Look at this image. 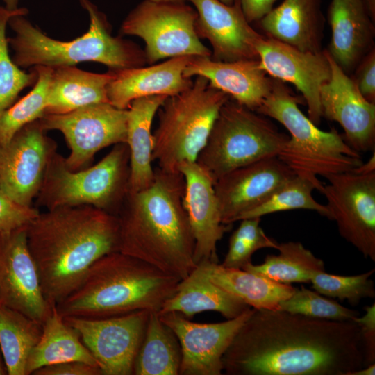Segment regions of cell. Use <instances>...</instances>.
<instances>
[{"label":"cell","mask_w":375,"mask_h":375,"mask_svg":"<svg viewBox=\"0 0 375 375\" xmlns=\"http://www.w3.org/2000/svg\"><path fill=\"white\" fill-rule=\"evenodd\" d=\"M222 363L227 375H349L366 366L356 322L254 308Z\"/></svg>","instance_id":"6da1fadb"},{"label":"cell","mask_w":375,"mask_h":375,"mask_svg":"<svg viewBox=\"0 0 375 375\" xmlns=\"http://www.w3.org/2000/svg\"><path fill=\"white\" fill-rule=\"evenodd\" d=\"M26 237L43 294L53 306L77 288L98 259L118 251L119 224L117 216L92 206H63L40 212Z\"/></svg>","instance_id":"7a4b0ae2"},{"label":"cell","mask_w":375,"mask_h":375,"mask_svg":"<svg viewBox=\"0 0 375 375\" xmlns=\"http://www.w3.org/2000/svg\"><path fill=\"white\" fill-rule=\"evenodd\" d=\"M148 188L128 192L117 217L118 251L182 280L197 267L194 239L183 203L181 172L154 169Z\"/></svg>","instance_id":"3957f363"},{"label":"cell","mask_w":375,"mask_h":375,"mask_svg":"<svg viewBox=\"0 0 375 375\" xmlns=\"http://www.w3.org/2000/svg\"><path fill=\"white\" fill-rule=\"evenodd\" d=\"M180 281L140 259L114 251L98 259L56 308L63 317L105 318L141 310L159 312Z\"/></svg>","instance_id":"277c9868"},{"label":"cell","mask_w":375,"mask_h":375,"mask_svg":"<svg viewBox=\"0 0 375 375\" xmlns=\"http://www.w3.org/2000/svg\"><path fill=\"white\" fill-rule=\"evenodd\" d=\"M80 3L90 16L87 33L70 41L57 40L44 34L25 15L11 17L8 25L14 31L8 38L14 62L22 68L38 65L56 67L75 66L83 61L97 62L109 69L144 67L146 55L137 44L111 35L106 15L89 0Z\"/></svg>","instance_id":"5b68a950"},{"label":"cell","mask_w":375,"mask_h":375,"mask_svg":"<svg viewBox=\"0 0 375 375\" xmlns=\"http://www.w3.org/2000/svg\"><path fill=\"white\" fill-rule=\"evenodd\" d=\"M301 98L285 82L272 79L269 93L256 112L281 123L290 133L278 157L297 176L320 182L318 176L351 171L362 164L338 131H324L299 109Z\"/></svg>","instance_id":"8992f818"},{"label":"cell","mask_w":375,"mask_h":375,"mask_svg":"<svg viewBox=\"0 0 375 375\" xmlns=\"http://www.w3.org/2000/svg\"><path fill=\"white\" fill-rule=\"evenodd\" d=\"M230 99L201 76L185 90L167 97L158 110L152 162L165 172H180L182 162L196 161L221 108Z\"/></svg>","instance_id":"52a82bcc"},{"label":"cell","mask_w":375,"mask_h":375,"mask_svg":"<svg viewBox=\"0 0 375 375\" xmlns=\"http://www.w3.org/2000/svg\"><path fill=\"white\" fill-rule=\"evenodd\" d=\"M130 153L126 143L115 144L97 164L76 171L65 158L51 156L37 195L38 204L52 210L90 205L117 216L128 192Z\"/></svg>","instance_id":"ba28073f"},{"label":"cell","mask_w":375,"mask_h":375,"mask_svg":"<svg viewBox=\"0 0 375 375\" xmlns=\"http://www.w3.org/2000/svg\"><path fill=\"white\" fill-rule=\"evenodd\" d=\"M288 139L266 116L230 99L221 108L196 162L215 183L237 168L278 156Z\"/></svg>","instance_id":"9c48e42d"},{"label":"cell","mask_w":375,"mask_h":375,"mask_svg":"<svg viewBox=\"0 0 375 375\" xmlns=\"http://www.w3.org/2000/svg\"><path fill=\"white\" fill-rule=\"evenodd\" d=\"M196 10L185 3L144 0L126 16L122 35H135L145 44L147 63L181 56H210L212 51L198 37Z\"/></svg>","instance_id":"30bf717a"},{"label":"cell","mask_w":375,"mask_h":375,"mask_svg":"<svg viewBox=\"0 0 375 375\" xmlns=\"http://www.w3.org/2000/svg\"><path fill=\"white\" fill-rule=\"evenodd\" d=\"M128 109L110 103L87 106L65 114H44L39 119L44 131H60L70 148L65 158L68 169H83L97 152L112 144L126 143Z\"/></svg>","instance_id":"8fae6325"},{"label":"cell","mask_w":375,"mask_h":375,"mask_svg":"<svg viewBox=\"0 0 375 375\" xmlns=\"http://www.w3.org/2000/svg\"><path fill=\"white\" fill-rule=\"evenodd\" d=\"M325 178L328 183L320 192L340 235L365 258L375 261V172L351 170Z\"/></svg>","instance_id":"7c38bea8"},{"label":"cell","mask_w":375,"mask_h":375,"mask_svg":"<svg viewBox=\"0 0 375 375\" xmlns=\"http://www.w3.org/2000/svg\"><path fill=\"white\" fill-rule=\"evenodd\" d=\"M150 311L105 317H65L92 353L103 375L133 374Z\"/></svg>","instance_id":"4fadbf2b"},{"label":"cell","mask_w":375,"mask_h":375,"mask_svg":"<svg viewBox=\"0 0 375 375\" xmlns=\"http://www.w3.org/2000/svg\"><path fill=\"white\" fill-rule=\"evenodd\" d=\"M39 119L17 131L0 147V190L17 202L31 206L42 186L56 144Z\"/></svg>","instance_id":"5bb4252c"},{"label":"cell","mask_w":375,"mask_h":375,"mask_svg":"<svg viewBox=\"0 0 375 375\" xmlns=\"http://www.w3.org/2000/svg\"><path fill=\"white\" fill-rule=\"evenodd\" d=\"M253 311L218 323L192 322L177 312H158L174 333L181 349V375H221L222 358L236 333Z\"/></svg>","instance_id":"9a60e30c"},{"label":"cell","mask_w":375,"mask_h":375,"mask_svg":"<svg viewBox=\"0 0 375 375\" xmlns=\"http://www.w3.org/2000/svg\"><path fill=\"white\" fill-rule=\"evenodd\" d=\"M256 50L262 69L269 76L293 84L302 94L308 118L319 125L323 117L320 89L331 77L326 49L319 53L303 51L263 35Z\"/></svg>","instance_id":"2e32d148"},{"label":"cell","mask_w":375,"mask_h":375,"mask_svg":"<svg viewBox=\"0 0 375 375\" xmlns=\"http://www.w3.org/2000/svg\"><path fill=\"white\" fill-rule=\"evenodd\" d=\"M26 228L0 232V304L43 323L52 306L42 290Z\"/></svg>","instance_id":"e0dca14e"},{"label":"cell","mask_w":375,"mask_h":375,"mask_svg":"<svg viewBox=\"0 0 375 375\" xmlns=\"http://www.w3.org/2000/svg\"><path fill=\"white\" fill-rule=\"evenodd\" d=\"M296 174L278 156L237 168L214 185L222 222L231 225L246 212L256 208Z\"/></svg>","instance_id":"ac0fdd59"},{"label":"cell","mask_w":375,"mask_h":375,"mask_svg":"<svg viewBox=\"0 0 375 375\" xmlns=\"http://www.w3.org/2000/svg\"><path fill=\"white\" fill-rule=\"evenodd\" d=\"M326 53L331 77L320 89L322 115L340 124L344 139L355 151H374L375 103L362 95L352 77Z\"/></svg>","instance_id":"d6986e66"},{"label":"cell","mask_w":375,"mask_h":375,"mask_svg":"<svg viewBox=\"0 0 375 375\" xmlns=\"http://www.w3.org/2000/svg\"><path fill=\"white\" fill-rule=\"evenodd\" d=\"M188 1L197 13V34L199 39L210 42L213 60L223 62L259 60L256 44L263 35L247 21L239 0L231 6L219 0Z\"/></svg>","instance_id":"ffe728a7"},{"label":"cell","mask_w":375,"mask_h":375,"mask_svg":"<svg viewBox=\"0 0 375 375\" xmlns=\"http://www.w3.org/2000/svg\"><path fill=\"white\" fill-rule=\"evenodd\" d=\"M178 170L185 179L183 203L194 239V262L217 263V244L231 225L222 222L215 181L196 161L182 162Z\"/></svg>","instance_id":"44dd1931"},{"label":"cell","mask_w":375,"mask_h":375,"mask_svg":"<svg viewBox=\"0 0 375 375\" xmlns=\"http://www.w3.org/2000/svg\"><path fill=\"white\" fill-rule=\"evenodd\" d=\"M194 76L206 78L211 86L253 110L269 93L273 79L262 69L259 60L223 62L200 56H192L183 70L185 78Z\"/></svg>","instance_id":"7402d4cb"},{"label":"cell","mask_w":375,"mask_h":375,"mask_svg":"<svg viewBox=\"0 0 375 375\" xmlns=\"http://www.w3.org/2000/svg\"><path fill=\"white\" fill-rule=\"evenodd\" d=\"M191 57L176 56L148 67L114 70L115 76L107 85L109 103L117 108L126 110L138 98L181 93L193 83L191 78L183 76Z\"/></svg>","instance_id":"603a6c76"},{"label":"cell","mask_w":375,"mask_h":375,"mask_svg":"<svg viewBox=\"0 0 375 375\" xmlns=\"http://www.w3.org/2000/svg\"><path fill=\"white\" fill-rule=\"evenodd\" d=\"M331 39L326 49L347 74L374 49V20L364 0H332L327 11Z\"/></svg>","instance_id":"cb8c5ba5"},{"label":"cell","mask_w":375,"mask_h":375,"mask_svg":"<svg viewBox=\"0 0 375 375\" xmlns=\"http://www.w3.org/2000/svg\"><path fill=\"white\" fill-rule=\"evenodd\" d=\"M324 21L320 0H284L257 22L267 37L319 53L323 51Z\"/></svg>","instance_id":"d4e9b609"},{"label":"cell","mask_w":375,"mask_h":375,"mask_svg":"<svg viewBox=\"0 0 375 375\" xmlns=\"http://www.w3.org/2000/svg\"><path fill=\"white\" fill-rule=\"evenodd\" d=\"M114 70L103 74L83 71L75 66L53 67L44 114H65L99 103H109L107 85Z\"/></svg>","instance_id":"484cf974"},{"label":"cell","mask_w":375,"mask_h":375,"mask_svg":"<svg viewBox=\"0 0 375 375\" xmlns=\"http://www.w3.org/2000/svg\"><path fill=\"white\" fill-rule=\"evenodd\" d=\"M249 308L242 300L214 284L197 265L180 281L174 294L164 303L158 312H177L190 319L197 313L215 311L230 319Z\"/></svg>","instance_id":"4316f807"},{"label":"cell","mask_w":375,"mask_h":375,"mask_svg":"<svg viewBox=\"0 0 375 375\" xmlns=\"http://www.w3.org/2000/svg\"><path fill=\"white\" fill-rule=\"evenodd\" d=\"M167 96L154 95L133 100L128 108L126 144L130 153L129 192L148 188L153 181L151 154L153 117Z\"/></svg>","instance_id":"83f0119b"},{"label":"cell","mask_w":375,"mask_h":375,"mask_svg":"<svg viewBox=\"0 0 375 375\" xmlns=\"http://www.w3.org/2000/svg\"><path fill=\"white\" fill-rule=\"evenodd\" d=\"M198 265L214 284L254 309L279 310V303L296 288L242 269L225 267L218 262Z\"/></svg>","instance_id":"f1b7e54d"},{"label":"cell","mask_w":375,"mask_h":375,"mask_svg":"<svg viewBox=\"0 0 375 375\" xmlns=\"http://www.w3.org/2000/svg\"><path fill=\"white\" fill-rule=\"evenodd\" d=\"M69 361H80L99 366L78 333L65 322L56 305H53L50 313L42 323L41 337L30 353L26 375L32 374L45 366Z\"/></svg>","instance_id":"f546056e"},{"label":"cell","mask_w":375,"mask_h":375,"mask_svg":"<svg viewBox=\"0 0 375 375\" xmlns=\"http://www.w3.org/2000/svg\"><path fill=\"white\" fill-rule=\"evenodd\" d=\"M181 349L174 333L151 311L133 369L135 375H178Z\"/></svg>","instance_id":"4dcf8cb0"},{"label":"cell","mask_w":375,"mask_h":375,"mask_svg":"<svg viewBox=\"0 0 375 375\" xmlns=\"http://www.w3.org/2000/svg\"><path fill=\"white\" fill-rule=\"evenodd\" d=\"M42 323L0 304V348L8 375H26L27 361Z\"/></svg>","instance_id":"1f68e13d"},{"label":"cell","mask_w":375,"mask_h":375,"mask_svg":"<svg viewBox=\"0 0 375 375\" xmlns=\"http://www.w3.org/2000/svg\"><path fill=\"white\" fill-rule=\"evenodd\" d=\"M278 254L267 255L260 265L252 262L242 269L277 283H310L312 275L324 271V261L299 242L278 243Z\"/></svg>","instance_id":"d6a6232c"},{"label":"cell","mask_w":375,"mask_h":375,"mask_svg":"<svg viewBox=\"0 0 375 375\" xmlns=\"http://www.w3.org/2000/svg\"><path fill=\"white\" fill-rule=\"evenodd\" d=\"M33 69L37 80L33 89L0 116V147L6 144L24 126L44 114L53 67L38 65Z\"/></svg>","instance_id":"836d02e7"},{"label":"cell","mask_w":375,"mask_h":375,"mask_svg":"<svg viewBox=\"0 0 375 375\" xmlns=\"http://www.w3.org/2000/svg\"><path fill=\"white\" fill-rule=\"evenodd\" d=\"M322 186L321 181L295 175L264 203L242 215L238 221L296 209L314 210L331 219L326 206L318 203L312 194L314 190L320 191Z\"/></svg>","instance_id":"e575fe53"},{"label":"cell","mask_w":375,"mask_h":375,"mask_svg":"<svg viewBox=\"0 0 375 375\" xmlns=\"http://www.w3.org/2000/svg\"><path fill=\"white\" fill-rule=\"evenodd\" d=\"M28 10L19 8L15 10L0 6V116L17 99L25 88L35 84L37 74L33 69L26 73L13 61L8 51L6 27L10 18L14 15H26Z\"/></svg>","instance_id":"d590c367"},{"label":"cell","mask_w":375,"mask_h":375,"mask_svg":"<svg viewBox=\"0 0 375 375\" xmlns=\"http://www.w3.org/2000/svg\"><path fill=\"white\" fill-rule=\"evenodd\" d=\"M279 310L310 318L335 321H351L359 316L357 310L346 308L338 302L323 297L317 291L303 285L279 303Z\"/></svg>","instance_id":"8d00e7d4"},{"label":"cell","mask_w":375,"mask_h":375,"mask_svg":"<svg viewBox=\"0 0 375 375\" xmlns=\"http://www.w3.org/2000/svg\"><path fill=\"white\" fill-rule=\"evenodd\" d=\"M260 217L240 219L238 228L229 238L228 250L221 264L228 268L242 269L251 262L252 255L263 248L278 247L260 226Z\"/></svg>","instance_id":"74e56055"},{"label":"cell","mask_w":375,"mask_h":375,"mask_svg":"<svg viewBox=\"0 0 375 375\" xmlns=\"http://www.w3.org/2000/svg\"><path fill=\"white\" fill-rule=\"evenodd\" d=\"M374 272V269L358 275L340 276L322 271L312 275L310 283L319 294L356 306L364 298H374V284L370 278Z\"/></svg>","instance_id":"f35d334b"},{"label":"cell","mask_w":375,"mask_h":375,"mask_svg":"<svg viewBox=\"0 0 375 375\" xmlns=\"http://www.w3.org/2000/svg\"><path fill=\"white\" fill-rule=\"evenodd\" d=\"M40 213L36 208L19 203L0 190L1 233L26 228Z\"/></svg>","instance_id":"ab89813d"},{"label":"cell","mask_w":375,"mask_h":375,"mask_svg":"<svg viewBox=\"0 0 375 375\" xmlns=\"http://www.w3.org/2000/svg\"><path fill=\"white\" fill-rule=\"evenodd\" d=\"M353 72L352 78L360 92L375 103V48L362 59Z\"/></svg>","instance_id":"60d3db41"},{"label":"cell","mask_w":375,"mask_h":375,"mask_svg":"<svg viewBox=\"0 0 375 375\" xmlns=\"http://www.w3.org/2000/svg\"><path fill=\"white\" fill-rule=\"evenodd\" d=\"M365 313L353 319L360 330L365 365L375 363V304L365 307Z\"/></svg>","instance_id":"b9f144b4"},{"label":"cell","mask_w":375,"mask_h":375,"mask_svg":"<svg viewBox=\"0 0 375 375\" xmlns=\"http://www.w3.org/2000/svg\"><path fill=\"white\" fill-rule=\"evenodd\" d=\"M33 375H103L99 366L80 361L53 364L35 370Z\"/></svg>","instance_id":"7bdbcfd3"},{"label":"cell","mask_w":375,"mask_h":375,"mask_svg":"<svg viewBox=\"0 0 375 375\" xmlns=\"http://www.w3.org/2000/svg\"><path fill=\"white\" fill-rule=\"evenodd\" d=\"M242 12L249 23L258 22L273 9L276 0H239Z\"/></svg>","instance_id":"ee69618b"},{"label":"cell","mask_w":375,"mask_h":375,"mask_svg":"<svg viewBox=\"0 0 375 375\" xmlns=\"http://www.w3.org/2000/svg\"><path fill=\"white\" fill-rule=\"evenodd\" d=\"M375 155L373 152L372 156L368 160L366 163L362 162L360 166L354 168L352 171L357 173H371L375 172Z\"/></svg>","instance_id":"f6af8a7d"},{"label":"cell","mask_w":375,"mask_h":375,"mask_svg":"<svg viewBox=\"0 0 375 375\" xmlns=\"http://www.w3.org/2000/svg\"><path fill=\"white\" fill-rule=\"evenodd\" d=\"M375 374V363L364 366L353 372L349 375H374Z\"/></svg>","instance_id":"bcb514c9"},{"label":"cell","mask_w":375,"mask_h":375,"mask_svg":"<svg viewBox=\"0 0 375 375\" xmlns=\"http://www.w3.org/2000/svg\"><path fill=\"white\" fill-rule=\"evenodd\" d=\"M373 20L375 21V0H364Z\"/></svg>","instance_id":"7dc6e473"},{"label":"cell","mask_w":375,"mask_h":375,"mask_svg":"<svg viewBox=\"0 0 375 375\" xmlns=\"http://www.w3.org/2000/svg\"><path fill=\"white\" fill-rule=\"evenodd\" d=\"M5 3V7L10 10L18 9V3L20 0H3Z\"/></svg>","instance_id":"c3c4849f"},{"label":"cell","mask_w":375,"mask_h":375,"mask_svg":"<svg viewBox=\"0 0 375 375\" xmlns=\"http://www.w3.org/2000/svg\"><path fill=\"white\" fill-rule=\"evenodd\" d=\"M8 374L6 364L0 348V375Z\"/></svg>","instance_id":"681fc988"},{"label":"cell","mask_w":375,"mask_h":375,"mask_svg":"<svg viewBox=\"0 0 375 375\" xmlns=\"http://www.w3.org/2000/svg\"><path fill=\"white\" fill-rule=\"evenodd\" d=\"M156 2H163V3H185L186 0H151Z\"/></svg>","instance_id":"f907efd6"},{"label":"cell","mask_w":375,"mask_h":375,"mask_svg":"<svg viewBox=\"0 0 375 375\" xmlns=\"http://www.w3.org/2000/svg\"><path fill=\"white\" fill-rule=\"evenodd\" d=\"M219 1H220L221 2H222V3H225V4H226V5L231 6V5H233V4L235 3V1L236 0H219Z\"/></svg>","instance_id":"816d5d0a"}]
</instances>
